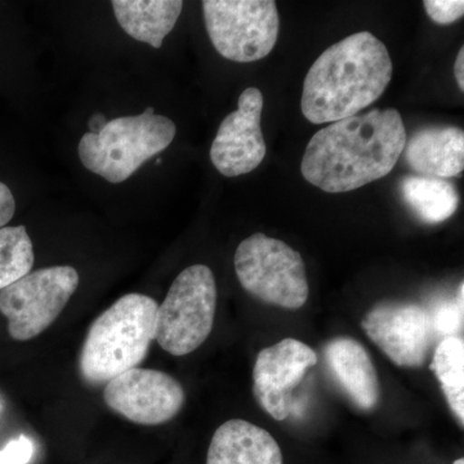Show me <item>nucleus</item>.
<instances>
[{"instance_id": "21", "label": "nucleus", "mask_w": 464, "mask_h": 464, "mask_svg": "<svg viewBox=\"0 0 464 464\" xmlns=\"http://www.w3.org/2000/svg\"><path fill=\"white\" fill-rule=\"evenodd\" d=\"M423 5L427 14L439 25H450L463 17L462 0H426Z\"/></svg>"}, {"instance_id": "16", "label": "nucleus", "mask_w": 464, "mask_h": 464, "mask_svg": "<svg viewBox=\"0 0 464 464\" xmlns=\"http://www.w3.org/2000/svg\"><path fill=\"white\" fill-rule=\"evenodd\" d=\"M119 25L136 41L160 48L181 14L179 0H114Z\"/></svg>"}, {"instance_id": "24", "label": "nucleus", "mask_w": 464, "mask_h": 464, "mask_svg": "<svg viewBox=\"0 0 464 464\" xmlns=\"http://www.w3.org/2000/svg\"><path fill=\"white\" fill-rule=\"evenodd\" d=\"M454 74H456L458 87L464 91V48H460L458 53L456 66H454Z\"/></svg>"}, {"instance_id": "18", "label": "nucleus", "mask_w": 464, "mask_h": 464, "mask_svg": "<svg viewBox=\"0 0 464 464\" xmlns=\"http://www.w3.org/2000/svg\"><path fill=\"white\" fill-rule=\"evenodd\" d=\"M430 369L436 374L445 399L460 426L464 422V341L445 337L433 353Z\"/></svg>"}, {"instance_id": "25", "label": "nucleus", "mask_w": 464, "mask_h": 464, "mask_svg": "<svg viewBox=\"0 0 464 464\" xmlns=\"http://www.w3.org/2000/svg\"><path fill=\"white\" fill-rule=\"evenodd\" d=\"M106 124H108V119H106L105 115L100 114V112L92 115L90 121H88L90 133L99 134L105 128Z\"/></svg>"}, {"instance_id": "20", "label": "nucleus", "mask_w": 464, "mask_h": 464, "mask_svg": "<svg viewBox=\"0 0 464 464\" xmlns=\"http://www.w3.org/2000/svg\"><path fill=\"white\" fill-rule=\"evenodd\" d=\"M464 307L454 301L444 302L429 311L431 315L433 328L436 334L445 337H456L457 333L462 331Z\"/></svg>"}, {"instance_id": "4", "label": "nucleus", "mask_w": 464, "mask_h": 464, "mask_svg": "<svg viewBox=\"0 0 464 464\" xmlns=\"http://www.w3.org/2000/svg\"><path fill=\"white\" fill-rule=\"evenodd\" d=\"M176 132L169 118L155 115L154 109L148 108L141 115L108 121L99 134L85 133L79 143V158L91 172L121 183L166 150Z\"/></svg>"}, {"instance_id": "6", "label": "nucleus", "mask_w": 464, "mask_h": 464, "mask_svg": "<svg viewBox=\"0 0 464 464\" xmlns=\"http://www.w3.org/2000/svg\"><path fill=\"white\" fill-rule=\"evenodd\" d=\"M237 279L253 297L299 310L308 299L306 268L301 255L282 240L253 234L241 241L234 258Z\"/></svg>"}, {"instance_id": "14", "label": "nucleus", "mask_w": 464, "mask_h": 464, "mask_svg": "<svg viewBox=\"0 0 464 464\" xmlns=\"http://www.w3.org/2000/svg\"><path fill=\"white\" fill-rule=\"evenodd\" d=\"M207 464H283L282 449L261 427L248 420H231L213 435Z\"/></svg>"}, {"instance_id": "11", "label": "nucleus", "mask_w": 464, "mask_h": 464, "mask_svg": "<svg viewBox=\"0 0 464 464\" xmlns=\"http://www.w3.org/2000/svg\"><path fill=\"white\" fill-rule=\"evenodd\" d=\"M264 96L258 88L240 94L237 111L226 116L210 148V160L219 173L237 177L255 170L266 157L261 118Z\"/></svg>"}, {"instance_id": "15", "label": "nucleus", "mask_w": 464, "mask_h": 464, "mask_svg": "<svg viewBox=\"0 0 464 464\" xmlns=\"http://www.w3.org/2000/svg\"><path fill=\"white\" fill-rule=\"evenodd\" d=\"M404 151L415 172L441 179L457 177L464 168V133L457 127L426 128L406 141Z\"/></svg>"}, {"instance_id": "3", "label": "nucleus", "mask_w": 464, "mask_h": 464, "mask_svg": "<svg viewBox=\"0 0 464 464\" xmlns=\"http://www.w3.org/2000/svg\"><path fill=\"white\" fill-rule=\"evenodd\" d=\"M158 307L154 298L130 293L92 323L79 357L85 383L106 386L141 364L155 340Z\"/></svg>"}, {"instance_id": "19", "label": "nucleus", "mask_w": 464, "mask_h": 464, "mask_svg": "<svg viewBox=\"0 0 464 464\" xmlns=\"http://www.w3.org/2000/svg\"><path fill=\"white\" fill-rule=\"evenodd\" d=\"M33 241L25 226L0 228V290L32 271Z\"/></svg>"}, {"instance_id": "23", "label": "nucleus", "mask_w": 464, "mask_h": 464, "mask_svg": "<svg viewBox=\"0 0 464 464\" xmlns=\"http://www.w3.org/2000/svg\"><path fill=\"white\" fill-rule=\"evenodd\" d=\"M16 203H14V195L9 190L8 186L0 182V228L14 218Z\"/></svg>"}, {"instance_id": "10", "label": "nucleus", "mask_w": 464, "mask_h": 464, "mask_svg": "<svg viewBox=\"0 0 464 464\" xmlns=\"http://www.w3.org/2000/svg\"><path fill=\"white\" fill-rule=\"evenodd\" d=\"M106 405L125 420L142 426L169 422L185 404V391L172 375L134 368L110 381L103 390Z\"/></svg>"}, {"instance_id": "17", "label": "nucleus", "mask_w": 464, "mask_h": 464, "mask_svg": "<svg viewBox=\"0 0 464 464\" xmlns=\"http://www.w3.org/2000/svg\"><path fill=\"white\" fill-rule=\"evenodd\" d=\"M405 203L426 224H441L457 212L459 195L453 183L427 176H408L402 179Z\"/></svg>"}, {"instance_id": "7", "label": "nucleus", "mask_w": 464, "mask_h": 464, "mask_svg": "<svg viewBox=\"0 0 464 464\" xmlns=\"http://www.w3.org/2000/svg\"><path fill=\"white\" fill-rule=\"evenodd\" d=\"M210 42L222 57L253 63L274 50L280 18L273 0H204Z\"/></svg>"}, {"instance_id": "9", "label": "nucleus", "mask_w": 464, "mask_h": 464, "mask_svg": "<svg viewBox=\"0 0 464 464\" xmlns=\"http://www.w3.org/2000/svg\"><path fill=\"white\" fill-rule=\"evenodd\" d=\"M369 340L402 368H420L431 353L436 332L429 310L411 302H382L364 316Z\"/></svg>"}, {"instance_id": "12", "label": "nucleus", "mask_w": 464, "mask_h": 464, "mask_svg": "<svg viewBox=\"0 0 464 464\" xmlns=\"http://www.w3.org/2000/svg\"><path fill=\"white\" fill-rule=\"evenodd\" d=\"M317 355L308 344L285 338L264 348L253 368V393L258 404L276 420L290 414V392L304 381Z\"/></svg>"}, {"instance_id": "13", "label": "nucleus", "mask_w": 464, "mask_h": 464, "mask_svg": "<svg viewBox=\"0 0 464 464\" xmlns=\"http://www.w3.org/2000/svg\"><path fill=\"white\" fill-rule=\"evenodd\" d=\"M324 359L351 401L362 411H373L380 402V382L368 351L350 337H337L324 348Z\"/></svg>"}, {"instance_id": "26", "label": "nucleus", "mask_w": 464, "mask_h": 464, "mask_svg": "<svg viewBox=\"0 0 464 464\" xmlns=\"http://www.w3.org/2000/svg\"><path fill=\"white\" fill-rule=\"evenodd\" d=\"M453 464H464L463 458H459V459H457L456 462H454Z\"/></svg>"}, {"instance_id": "1", "label": "nucleus", "mask_w": 464, "mask_h": 464, "mask_svg": "<svg viewBox=\"0 0 464 464\" xmlns=\"http://www.w3.org/2000/svg\"><path fill=\"white\" fill-rule=\"evenodd\" d=\"M406 130L398 110H372L323 128L308 142L302 176L340 194L383 179L404 152Z\"/></svg>"}, {"instance_id": "2", "label": "nucleus", "mask_w": 464, "mask_h": 464, "mask_svg": "<svg viewBox=\"0 0 464 464\" xmlns=\"http://www.w3.org/2000/svg\"><path fill=\"white\" fill-rule=\"evenodd\" d=\"M389 51L368 32L335 43L304 78L302 114L314 124L355 116L380 99L392 78Z\"/></svg>"}, {"instance_id": "8", "label": "nucleus", "mask_w": 464, "mask_h": 464, "mask_svg": "<svg viewBox=\"0 0 464 464\" xmlns=\"http://www.w3.org/2000/svg\"><path fill=\"white\" fill-rule=\"evenodd\" d=\"M79 285L72 266H52L26 274L0 290V313L7 317L9 335L25 342L54 323Z\"/></svg>"}, {"instance_id": "5", "label": "nucleus", "mask_w": 464, "mask_h": 464, "mask_svg": "<svg viewBox=\"0 0 464 464\" xmlns=\"http://www.w3.org/2000/svg\"><path fill=\"white\" fill-rule=\"evenodd\" d=\"M216 307L212 270L204 265L185 268L158 307L155 340L159 346L173 356L194 353L212 333Z\"/></svg>"}, {"instance_id": "22", "label": "nucleus", "mask_w": 464, "mask_h": 464, "mask_svg": "<svg viewBox=\"0 0 464 464\" xmlns=\"http://www.w3.org/2000/svg\"><path fill=\"white\" fill-rule=\"evenodd\" d=\"M34 442L26 436L11 440L0 450V464H27L34 456Z\"/></svg>"}]
</instances>
